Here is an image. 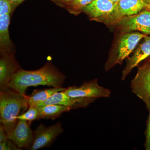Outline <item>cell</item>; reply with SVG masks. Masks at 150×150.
Instances as JSON below:
<instances>
[{"label":"cell","instance_id":"cell-17","mask_svg":"<svg viewBox=\"0 0 150 150\" xmlns=\"http://www.w3.org/2000/svg\"><path fill=\"white\" fill-rule=\"evenodd\" d=\"M93 0H74L66 7L70 13L78 15L82 12L83 9L86 6L90 4Z\"/></svg>","mask_w":150,"mask_h":150},{"label":"cell","instance_id":"cell-14","mask_svg":"<svg viewBox=\"0 0 150 150\" xmlns=\"http://www.w3.org/2000/svg\"><path fill=\"white\" fill-rule=\"evenodd\" d=\"M143 43L137 47L133 55L128 58L126 67L122 72L121 80H124L131 71L145 59L150 56V35L144 38Z\"/></svg>","mask_w":150,"mask_h":150},{"label":"cell","instance_id":"cell-2","mask_svg":"<svg viewBox=\"0 0 150 150\" xmlns=\"http://www.w3.org/2000/svg\"><path fill=\"white\" fill-rule=\"evenodd\" d=\"M28 106V96L11 89L0 92V121L8 135L16 126L21 110Z\"/></svg>","mask_w":150,"mask_h":150},{"label":"cell","instance_id":"cell-3","mask_svg":"<svg viewBox=\"0 0 150 150\" xmlns=\"http://www.w3.org/2000/svg\"><path fill=\"white\" fill-rule=\"evenodd\" d=\"M146 35L139 32L120 33L109 52L105 69L107 71L115 65H121L123 60L128 58L139 42Z\"/></svg>","mask_w":150,"mask_h":150},{"label":"cell","instance_id":"cell-1","mask_svg":"<svg viewBox=\"0 0 150 150\" xmlns=\"http://www.w3.org/2000/svg\"><path fill=\"white\" fill-rule=\"evenodd\" d=\"M66 76L48 62L38 70L26 71L20 69L14 74L9 84V88L25 94L28 88L38 86H48L53 87H62Z\"/></svg>","mask_w":150,"mask_h":150},{"label":"cell","instance_id":"cell-7","mask_svg":"<svg viewBox=\"0 0 150 150\" xmlns=\"http://www.w3.org/2000/svg\"><path fill=\"white\" fill-rule=\"evenodd\" d=\"M64 92L68 96L72 97L95 100L100 98L109 97L111 93L108 89L99 85L97 79L84 82L79 87H69Z\"/></svg>","mask_w":150,"mask_h":150},{"label":"cell","instance_id":"cell-13","mask_svg":"<svg viewBox=\"0 0 150 150\" xmlns=\"http://www.w3.org/2000/svg\"><path fill=\"white\" fill-rule=\"evenodd\" d=\"M95 100L89 98L72 97L68 96L64 91H61L54 93L46 101L36 106L52 104L62 105L69 106L73 109L87 107Z\"/></svg>","mask_w":150,"mask_h":150},{"label":"cell","instance_id":"cell-21","mask_svg":"<svg viewBox=\"0 0 150 150\" xmlns=\"http://www.w3.org/2000/svg\"><path fill=\"white\" fill-rule=\"evenodd\" d=\"M8 139V135L1 124L0 125V143Z\"/></svg>","mask_w":150,"mask_h":150},{"label":"cell","instance_id":"cell-19","mask_svg":"<svg viewBox=\"0 0 150 150\" xmlns=\"http://www.w3.org/2000/svg\"><path fill=\"white\" fill-rule=\"evenodd\" d=\"M1 150H20L12 141L8 139L1 143H0Z\"/></svg>","mask_w":150,"mask_h":150},{"label":"cell","instance_id":"cell-22","mask_svg":"<svg viewBox=\"0 0 150 150\" xmlns=\"http://www.w3.org/2000/svg\"><path fill=\"white\" fill-rule=\"evenodd\" d=\"M52 1L58 4L59 6L66 8L67 5L73 1L74 0H52Z\"/></svg>","mask_w":150,"mask_h":150},{"label":"cell","instance_id":"cell-27","mask_svg":"<svg viewBox=\"0 0 150 150\" xmlns=\"http://www.w3.org/2000/svg\"><path fill=\"white\" fill-rule=\"evenodd\" d=\"M148 61L150 62V56L149 57V59H148Z\"/></svg>","mask_w":150,"mask_h":150},{"label":"cell","instance_id":"cell-18","mask_svg":"<svg viewBox=\"0 0 150 150\" xmlns=\"http://www.w3.org/2000/svg\"><path fill=\"white\" fill-rule=\"evenodd\" d=\"M40 118V112L36 106H29L28 110L26 112L17 117L18 120H25L30 122Z\"/></svg>","mask_w":150,"mask_h":150},{"label":"cell","instance_id":"cell-11","mask_svg":"<svg viewBox=\"0 0 150 150\" xmlns=\"http://www.w3.org/2000/svg\"><path fill=\"white\" fill-rule=\"evenodd\" d=\"M117 3L110 0H93L84 8L82 12L90 20L103 23L112 13Z\"/></svg>","mask_w":150,"mask_h":150},{"label":"cell","instance_id":"cell-5","mask_svg":"<svg viewBox=\"0 0 150 150\" xmlns=\"http://www.w3.org/2000/svg\"><path fill=\"white\" fill-rule=\"evenodd\" d=\"M132 92L150 109V62L147 61L138 68L137 74L131 81Z\"/></svg>","mask_w":150,"mask_h":150},{"label":"cell","instance_id":"cell-25","mask_svg":"<svg viewBox=\"0 0 150 150\" xmlns=\"http://www.w3.org/2000/svg\"><path fill=\"white\" fill-rule=\"evenodd\" d=\"M146 9H148L150 10V6L148 5L147 4H146Z\"/></svg>","mask_w":150,"mask_h":150},{"label":"cell","instance_id":"cell-24","mask_svg":"<svg viewBox=\"0 0 150 150\" xmlns=\"http://www.w3.org/2000/svg\"><path fill=\"white\" fill-rule=\"evenodd\" d=\"M143 1L146 3L147 4L150 6V0H143Z\"/></svg>","mask_w":150,"mask_h":150},{"label":"cell","instance_id":"cell-23","mask_svg":"<svg viewBox=\"0 0 150 150\" xmlns=\"http://www.w3.org/2000/svg\"><path fill=\"white\" fill-rule=\"evenodd\" d=\"M11 6L12 13L14 11L15 8L24 0H8Z\"/></svg>","mask_w":150,"mask_h":150},{"label":"cell","instance_id":"cell-12","mask_svg":"<svg viewBox=\"0 0 150 150\" xmlns=\"http://www.w3.org/2000/svg\"><path fill=\"white\" fill-rule=\"evenodd\" d=\"M8 139L14 143L20 150L30 149L34 140V132L31 130L27 121L18 120L14 129L8 135Z\"/></svg>","mask_w":150,"mask_h":150},{"label":"cell","instance_id":"cell-16","mask_svg":"<svg viewBox=\"0 0 150 150\" xmlns=\"http://www.w3.org/2000/svg\"><path fill=\"white\" fill-rule=\"evenodd\" d=\"M41 118L54 119L60 117L63 112L69 111L71 108L62 105L52 104L37 106Z\"/></svg>","mask_w":150,"mask_h":150},{"label":"cell","instance_id":"cell-20","mask_svg":"<svg viewBox=\"0 0 150 150\" xmlns=\"http://www.w3.org/2000/svg\"><path fill=\"white\" fill-rule=\"evenodd\" d=\"M146 131V141L145 147L146 150H150V109Z\"/></svg>","mask_w":150,"mask_h":150},{"label":"cell","instance_id":"cell-8","mask_svg":"<svg viewBox=\"0 0 150 150\" xmlns=\"http://www.w3.org/2000/svg\"><path fill=\"white\" fill-rule=\"evenodd\" d=\"M12 14L11 6L8 0H0V52L15 53L13 44L9 33Z\"/></svg>","mask_w":150,"mask_h":150},{"label":"cell","instance_id":"cell-6","mask_svg":"<svg viewBox=\"0 0 150 150\" xmlns=\"http://www.w3.org/2000/svg\"><path fill=\"white\" fill-rule=\"evenodd\" d=\"M146 4L143 0H119L112 13L103 23L113 27L123 18L136 14L146 9Z\"/></svg>","mask_w":150,"mask_h":150},{"label":"cell","instance_id":"cell-26","mask_svg":"<svg viewBox=\"0 0 150 150\" xmlns=\"http://www.w3.org/2000/svg\"><path fill=\"white\" fill-rule=\"evenodd\" d=\"M110 1H112V2H114L117 3L118 2L119 0H110Z\"/></svg>","mask_w":150,"mask_h":150},{"label":"cell","instance_id":"cell-9","mask_svg":"<svg viewBox=\"0 0 150 150\" xmlns=\"http://www.w3.org/2000/svg\"><path fill=\"white\" fill-rule=\"evenodd\" d=\"M64 131L62 124L46 127L40 124L34 132V140L30 150H36L49 146Z\"/></svg>","mask_w":150,"mask_h":150},{"label":"cell","instance_id":"cell-10","mask_svg":"<svg viewBox=\"0 0 150 150\" xmlns=\"http://www.w3.org/2000/svg\"><path fill=\"white\" fill-rule=\"evenodd\" d=\"M21 69L15 57V53L1 54L0 58V90L10 89L9 84L14 74Z\"/></svg>","mask_w":150,"mask_h":150},{"label":"cell","instance_id":"cell-4","mask_svg":"<svg viewBox=\"0 0 150 150\" xmlns=\"http://www.w3.org/2000/svg\"><path fill=\"white\" fill-rule=\"evenodd\" d=\"M120 33L139 32L150 35V10L121 19L113 26Z\"/></svg>","mask_w":150,"mask_h":150},{"label":"cell","instance_id":"cell-15","mask_svg":"<svg viewBox=\"0 0 150 150\" xmlns=\"http://www.w3.org/2000/svg\"><path fill=\"white\" fill-rule=\"evenodd\" d=\"M66 88L62 87L34 91L28 96V106H37L41 103L46 101L54 93L58 92L64 91Z\"/></svg>","mask_w":150,"mask_h":150}]
</instances>
